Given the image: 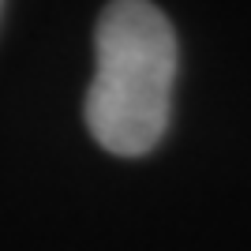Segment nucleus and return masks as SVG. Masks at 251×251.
<instances>
[{
    "instance_id": "f257e3e1",
    "label": "nucleus",
    "mask_w": 251,
    "mask_h": 251,
    "mask_svg": "<svg viewBox=\"0 0 251 251\" xmlns=\"http://www.w3.org/2000/svg\"><path fill=\"white\" fill-rule=\"evenodd\" d=\"M176 34L150 0H109L94 30L86 127L101 150L143 157L161 143L173 113Z\"/></svg>"
},
{
    "instance_id": "f03ea898",
    "label": "nucleus",
    "mask_w": 251,
    "mask_h": 251,
    "mask_svg": "<svg viewBox=\"0 0 251 251\" xmlns=\"http://www.w3.org/2000/svg\"><path fill=\"white\" fill-rule=\"evenodd\" d=\"M0 4H4V0H0Z\"/></svg>"
}]
</instances>
